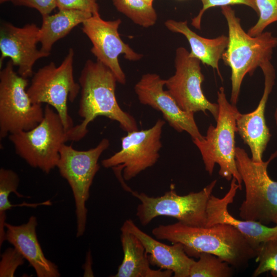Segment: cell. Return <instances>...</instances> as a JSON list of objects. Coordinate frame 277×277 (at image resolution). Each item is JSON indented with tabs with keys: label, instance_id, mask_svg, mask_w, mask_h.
<instances>
[{
	"label": "cell",
	"instance_id": "obj_26",
	"mask_svg": "<svg viewBox=\"0 0 277 277\" xmlns=\"http://www.w3.org/2000/svg\"><path fill=\"white\" fill-rule=\"evenodd\" d=\"M255 259L259 264L252 276L270 272L273 277H277V238L262 243Z\"/></svg>",
	"mask_w": 277,
	"mask_h": 277
},
{
	"label": "cell",
	"instance_id": "obj_1",
	"mask_svg": "<svg viewBox=\"0 0 277 277\" xmlns=\"http://www.w3.org/2000/svg\"><path fill=\"white\" fill-rule=\"evenodd\" d=\"M152 233L158 240L183 245L188 255L198 259L201 253L217 256L238 270L246 269L256 258L259 247L231 225L191 226L177 222L160 225Z\"/></svg>",
	"mask_w": 277,
	"mask_h": 277
},
{
	"label": "cell",
	"instance_id": "obj_32",
	"mask_svg": "<svg viewBox=\"0 0 277 277\" xmlns=\"http://www.w3.org/2000/svg\"><path fill=\"white\" fill-rule=\"evenodd\" d=\"M145 3L149 6H153V3L154 0H143Z\"/></svg>",
	"mask_w": 277,
	"mask_h": 277
},
{
	"label": "cell",
	"instance_id": "obj_16",
	"mask_svg": "<svg viewBox=\"0 0 277 277\" xmlns=\"http://www.w3.org/2000/svg\"><path fill=\"white\" fill-rule=\"evenodd\" d=\"M264 75V89L256 108L251 112L242 114L236 117L237 133L244 143L249 147L251 159L254 162L263 161V153L269 143L271 134L265 118L266 104L274 85L275 69L270 61L260 66Z\"/></svg>",
	"mask_w": 277,
	"mask_h": 277
},
{
	"label": "cell",
	"instance_id": "obj_24",
	"mask_svg": "<svg viewBox=\"0 0 277 277\" xmlns=\"http://www.w3.org/2000/svg\"><path fill=\"white\" fill-rule=\"evenodd\" d=\"M116 10L134 23L144 28L153 26L157 15L153 6L143 0H111Z\"/></svg>",
	"mask_w": 277,
	"mask_h": 277
},
{
	"label": "cell",
	"instance_id": "obj_4",
	"mask_svg": "<svg viewBox=\"0 0 277 277\" xmlns=\"http://www.w3.org/2000/svg\"><path fill=\"white\" fill-rule=\"evenodd\" d=\"M217 94L219 112L216 126L210 124L203 139L192 141L201 154L206 171L212 175L215 165L218 164L220 175L228 181L234 177L241 190L243 182L235 162V133L239 111L236 105L228 101L223 87Z\"/></svg>",
	"mask_w": 277,
	"mask_h": 277
},
{
	"label": "cell",
	"instance_id": "obj_13",
	"mask_svg": "<svg viewBox=\"0 0 277 277\" xmlns=\"http://www.w3.org/2000/svg\"><path fill=\"white\" fill-rule=\"evenodd\" d=\"M121 23L120 18L105 21L98 11L83 23L82 29L92 43L91 52L96 61L109 68L117 82L124 85L126 78L118 62L119 55L123 54L128 61H137L143 55L135 52L123 41L118 33Z\"/></svg>",
	"mask_w": 277,
	"mask_h": 277
},
{
	"label": "cell",
	"instance_id": "obj_3",
	"mask_svg": "<svg viewBox=\"0 0 277 277\" xmlns=\"http://www.w3.org/2000/svg\"><path fill=\"white\" fill-rule=\"evenodd\" d=\"M228 28V44L222 59L231 71L230 103L236 105L243 80L264 63L270 61L277 37L269 31L252 36L243 29L240 18L230 6L221 7Z\"/></svg>",
	"mask_w": 277,
	"mask_h": 277
},
{
	"label": "cell",
	"instance_id": "obj_20",
	"mask_svg": "<svg viewBox=\"0 0 277 277\" xmlns=\"http://www.w3.org/2000/svg\"><path fill=\"white\" fill-rule=\"evenodd\" d=\"M164 24L169 31L181 33L185 36L190 46V56L216 70L221 77L219 64L227 47L228 36L222 35L213 38L203 37L189 27L187 21L168 19Z\"/></svg>",
	"mask_w": 277,
	"mask_h": 277
},
{
	"label": "cell",
	"instance_id": "obj_11",
	"mask_svg": "<svg viewBox=\"0 0 277 277\" xmlns=\"http://www.w3.org/2000/svg\"><path fill=\"white\" fill-rule=\"evenodd\" d=\"M165 122L158 119L150 128L127 132L121 138V149L102 161V166L112 168L123 187L131 190L125 184L145 169L153 166L160 157L162 147L161 141Z\"/></svg>",
	"mask_w": 277,
	"mask_h": 277
},
{
	"label": "cell",
	"instance_id": "obj_34",
	"mask_svg": "<svg viewBox=\"0 0 277 277\" xmlns=\"http://www.w3.org/2000/svg\"><path fill=\"white\" fill-rule=\"evenodd\" d=\"M10 1L13 2V1H14V0H0V3H4V2H8V1Z\"/></svg>",
	"mask_w": 277,
	"mask_h": 277
},
{
	"label": "cell",
	"instance_id": "obj_6",
	"mask_svg": "<svg viewBox=\"0 0 277 277\" xmlns=\"http://www.w3.org/2000/svg\"><path fill=\"white\" fill-rule=\"evenodd\" d=\"M16 153L29 166L49 173L57 167L67 130L56 110L47 104L42 121L33 128L10 134Z\"/></svg>",
	"mask_w": 277,
	"mask_h": 277
},
{
	"label": "cell",
	"instance_id": "obj_28",
	"mask_svg": "<svg viewBox=\"0 0 277 277\" xmlns=\"http://www.w3.org/2000/svg\"><path fill=\"white\" fill-rule=\"evenodd\" d=\"M0 276L13 277L17 268L24 264L25 259L15 248H8L1 254Z\"/></svg>",
	"mask_w": 277,
	"mask_h": 277
},
{
	"label": "cell",
	"instance_id": "obj_19",
	"mask_svg": "<svg viewBox=\"0 0 277 277\" xmlns=\"http://www.w3.org/2000/svg\"><path fill=\"white\" fill-rule=\"evenodd\" d=\"M37 225V219L33 215L20 225L6 222L5 241L10 243L29 262L37 276L59 277L57 266L45 257L41 247L36 232Z\"/></svg>",
	"mask_w": 277,
	"mask_h": 277
},
{
	"label": "cell",
	"instance_id": "obj_35",
	"mask_svg": "<svg viewBox=\"0 0 277 277\" xmlns=\"http://www.w3.org/2000/svg\"><path fill=\"white\" fill-rule=\"evenodd\" d=\"M93 1H95L97 2V1H98V0H93Z\"/></svg>",
	"mask_w": 277,
	"mask_h": 277
},
{
	"label": "cell",
	"instance_id": "obj_2",
	"mask_svg": "<svg viewBox=\"0 0 277 277\" xmlns=\"http://www.w3.org/2000/svg\"><path fill=\"white\" fill-rule=\"evenodd\" d=\"M81 98L78 111L81 124L67 131L68 141H79L88 133L87 126L98 116L117 122L127 132L138 130L134 117L120 107L115 96L117 79L101 62L88 60L79 79Z\"/></svg>",
	"mask_w": 277,
	"mask_h": 277
},
{
	"label": "cell",
	"instance_id": "obj_14",
	"mask_svg": "<svg viewBox=\"0 0 277 277\" xmlns=\"http://www.w3.org/2000/svg\"><path fill=\"white\" fill-rule=\"evenodd\" d=\"M165 80L155 73L143 75L134 86L140 102L161 111L170 126L179 132L186 131L192 140L204 138L194 118V113L183 110L167 90Z\"/></svg>",
	"mask_w": 277,
	"mask_h": 277
},
{
	"label": "cell",
	"instance_id": "obj_12",
	"mask_svg": "<svg viewBox=\"0 0 277 277\" xmlns=\"http://www.w3.org/2000/svg\"><path fill=\"white\" fill-rule=\"evenodd\" d=\"M201 61L190 56L189 52L183 47H178L174 58L175 73L165 80V86L181 109L195 113L209 111L216 120L219 106L210 102L202 89L204 75L202 72Z\"/></svg>",
	"mask_w": 277,
	"mask_h": 277
},
{
	"label": "cell",
	"instance_id": "obj_15",
	"mask_svg": "<svg viewBox=\"0 0 277 277\" xmlns=\"http://www.w3.org/2000/svg\"><path fill=\"white\" fill-rule=\"evenodd\" d=\"M39 31V28L33 23L18 27L10 23H2L0 27L1 67L4 59L9 57L14 66L18 67L19 75L26 78L32 76L35 62L50 54L37 48Z\"/></svg>",
	"mask_w": 277,
	"mask_h": 277
},
{
	"label": "cell",
	"instance_id": "obj_8",
	"mask_svg": "<svg viewBox=\"0 0 277 277\" xmlns=\"http://www.w3.org/2000/svg\"><path fill=\"white\" fill-rule=\"evenodd\" d=\"M10 60L0 72V137L27 131L43 120L42 104L33 103L26 90L28 80L16 73Z\"/></svg>",
	"mask_w": 277,
	"mask_h": 277
},
{
	"label": "cell",
	"instance_id": "obj_9",
	"mask_svg": "<svg viewBox=\"0 0 277 277\" xmlns=\"http://www.w3.org/2000/svg\"><path fill=\"white\" fill-rule=\"evenodd\" d=\"M74 55L73 49L70 48L60 66L51 62L39 68L27 89L33 103H46L56 110L67 131L74 126L68 112L67 102H74L81 89L73 76Z\"/></svg>",
	"mask_w": 277,
	"mask_h": 277
},
{
	"label": "cell",
	"instance_id": "obj_22",
	"mask_svg": "<svg viewBox=\"0 0 277 277\" xmlns=\"http://www.w3.org/2000/svg\"><path fill=\"white\" fill-rule=\"evenodd\" d=\"M89 12L79 10H59L53 15L42 16L39 31L41 50L50 53L54 44L66 36L76 26L92 16Z\"/></svg>",
	"mask_w": 277,
	"mask_h": 277
},
{
	"label": "cell",
	"instance_id": "obj_30",
	"mask_svg": "<svg viewBox=\"0 0 277 277\" xmlns=\"http://www.w3.org/2000/svg\"><path fill=\"white\" fill-rule=\"evenodd\" d=\"M59 10H79L93 14L98 11V5L93 0H56Z\"/></svg>",
	"mask_w": 277,
	"mask_h": 277
},
{
	"label": "cell",
	"instance_id": "obj_29",
	"mask_svg": "<svg viewBox=\"0 0 277 277\" xmlns=\"http://www.w3.org/2000/svg\"><path fill=\"white\" fill-rule=\"evenodd\" d=\"M202 4V8L198 14L192 19L191 25L195 28L201 29L202 16L208 9L215 7H223L235 4L246 5L258 13L256 5V0H200Z\"/></svg>",
	"mask_w": 277,
	"mask_h": 277
},
{
	"label": "cell",
	"instance_id": "obj_7",
	"mask_svg": "<svg viewBox=\"0 0 277 277\" xmlns=\"http://www.w3.org/2000/svg\"><path fill=\"white\" fill-rule=\"evenodd\" d=\"M216 183L214 180L201 191L185 195L177 194L173 188L155 197L132 191L133 196L140 202L136 215L143 226L157 216H168L187 225L206 227L207 205Z\"/></svg>",
	"mask_w": 277,
	"mask_h": 277
},
{
	"label": "cell",
	"instance_id": "obj_5",
	"mask_svg": "<svg viewBox=\"0 0 277 277\" xmlns=\"http://www.w3.org/2000/svg\"><path fill=\"white\" fill-rule=\"evenodd\" d=\"M276 155L266 162H257L244 149L236 147V165L245 187V199L239 208L242 220L277 225V181L272 180L267 171Z\"/></svg>",
	"mask_w": 277,
	"mask_h": 277
},
{
	"label": "cell",
	"instance_id": "obj_21",
	"mask_svg": "<svg viewBox=\"0 0 277 277\" xmlns=\"http://www.w3.org/2000/svg\"><path fill=\"white\" fill-rule=\"evenodd\" d=\"M124 257L113 277H170L173 272L162 269L154 270L140 240L133 234L121 230Z\"/></svg>",
	"mask_w": 277,
	"mask_h": 277
},
{
	"label": "cell",
	"instance_id": "obj_10",
	"mask_svg": "<svg viewBox=\"0 0 277 277\" xmlns=\"http://www.w3.org/2000/svg\"><path fill=\"white\" fill-rule=\"evenodd\" d=\"M109 145V141L103 138L96 147L87 150H76L65 144L61 148L56 167L73 193L77 238L82 236L86 230L88 211L86 203L94 177L100 169L99 158Z\"/></svg>",
	"mask_w": 277,
	"mask_h": 277
},
{
	"label": "cell",
	"instance_id": "obj_31",
	"mask_svg": "<svg viewBox=\"0 0 277 277\" xmlns=\"http://www.w3.org/2000/svg\"><path fill=\"white\" fill-rule=\"evenodd\" d=\"M14 4L36 9L42 15H49L56 8V0H14Z\"/></svg>",
	"mask_w": 277,
	"mask_h": 277
},
{
	"label": "cell",
	"instance_id": "obj_23",
	"mask_svg": "<svg viewBox=\"0 0 277 277\" xmlns=\"http://www.w3.org/2000/svg\"><path fill=\"white\" fill-rule=\"evenodd\" d=\"M19 178L13 170L1 168L0 169V247L5 241L6 211L15 206H29L36 207L42 203L12 204L9 200V195L14 193L18 197H25L19 193L17 189L19 185Z\"/></svg>",
	"mask_w": 277,
	"mask_h": 277
},
{
	"label": "cell",
	"instance_id": "obj_33",
	"mask_svg": "<svg viewBox=\"0 0 277 277\" xmlns=\"http://www.w3.org/2000/svg\"><path fill=\"white\" fill-rule=\"evenodd\" d=\"M274 116V120H275L276 127H277V108H276L275 110ZM276 133H277V129H276Z\"/></svg>",
	"mask_w": 277,
	"mask_h": 277
},
{
	"label": "cell",
	"instance_id": "obj_25",
	"mask_svg": "<svg viewBox=\"0 0 277 277\" xmlns=\"http://www.w3.org/2000/svg\"><path fill=\"white\" fill-rule=\"evenodd\" d=\"M191 266L189 277H231L233 267L219 257L209 253H201Z\"/></svg>",
	"mask_w": 277,
	"mask_h": 277
},
{
	"label": "cell",
	"instance_id": "obj_17",
	"mask_svg": "<svg viewBox=\"0 0 277 277\" xmlns=\"http://www.w3.org/2000/svg\"><path fill=\"white\" fill-rule=\"evenodd\" d=\"M238 189L236 180L233 177L229 189L223 197L211 195L207 205L206 227L219 223L231 225L258 247L262 243L277 238V225L269 227L256 221L239 220L229 212L228 207L233 202Z\"/></svg>",
	"mask_w": 277,
	"mask_h": 277
},
{
	"label": "cell",
	"instance_id": "obj_27",
	"mask_svg": "<svg viewBox=\"0 0 277 277\" xmlns=\"http://www.w3.org/2000/svg\"><path fill=\"white\" fill-rule=\"evenodd\" d=\"M259 19L247 31L255 36L264 32L269 25L277 22V0H256Z\"/></svg>",
	"mask_w": 277,
	"mask_h": 277
},
{
	"label": "cell",
	"instance_id": "obj_18",
	"mask_svg": "<svg viewBox=\"0 0 277 277\" xmlns=\"http://www.w3.org/2000/svg\"><path fill=\"white\" fill-rule=\"evenodd\" d=\"M121 230L133 234L140 240L150 264L171 271L175 277H189L191 266L195 261L187 255L182 244L162 243L142 231L131 219L124 222Z\"/></svg>",
	"mask_w": 277,
	"mask_h": 277
}]
</instances>
